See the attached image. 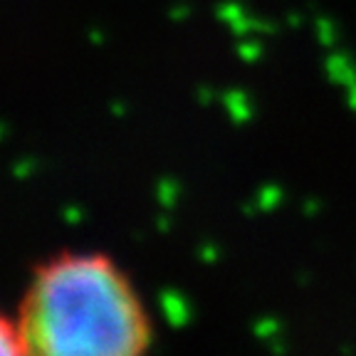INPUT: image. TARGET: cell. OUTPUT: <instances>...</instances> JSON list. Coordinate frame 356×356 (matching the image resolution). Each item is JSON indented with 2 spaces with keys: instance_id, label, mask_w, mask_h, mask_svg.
<instances>
[{
  "instance_id": "6da1fadb",
  "label": "cell",
  "mask_w": 356,
  "mask_h": 356,
  "mask_svg": "<svg viewBox=\"0 0 356 356\" xmlns=\"http://www.w3.org/2000/svg\"><path fill=\"white\" fill-rule=\"evenodd\" d=\"M15 322L25 354L131 356L151 341L139 292L99 252H65L42 262Z\"/></svg>"
},
{
  "instance_id": "7a4b0ae2",
  "label": "cell",
  "mask_w": 356,
  "mask_h": 356,
  "mask_svg": "<svg viewBox=\"0 0 356 356\" xmlns=\"http://www.w3.org/2000/svg\"><path fill=\"white\" fill-rule=\"evenodd\" d=\"M327 72H329V77H332V82L341 84L344 89L356 82V65L351 62L349 55H344V52H337V55L329 57Z\"/></svg>"
},
{
  "instance_id": "3957f363",
  "label": "cell",
  "mask_w": 356,
  "mask_h": 356,
  "mask_svg": "<svg viewBox=\"0 0 356 356\" xmlns=\"http://www.w3.org/2000/svg\"><path fill=\"white\" fill-rule=\"evenodd\" d=\"M0 354H25L20 327L15 319H8L0 314Z\"/></svg>"
},
{
  "instance_id": "277c9868",
  "label": "cell",
  "mask_w": 356,
  "mask_h": 356,
  "mask_svg": "<svg viewBox=\"0 0 356 356\" xmlns=\"http://www.w3.org/2000/svg\"><path fill=\"white\" fill-rule=\"evenodd\" d=\"M319 33H322V42L324 44L337 42V33H334L332 22H329V20H319Z\"/></svg>"
}]
</instances>
